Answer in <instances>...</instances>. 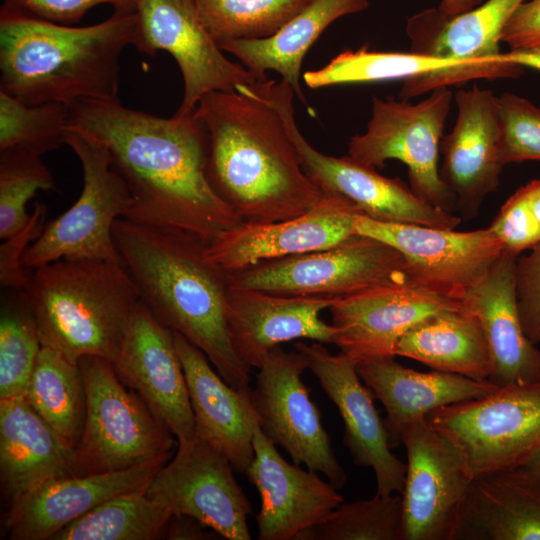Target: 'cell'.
<instances>
[{"label":"cell","mask_w":540,"mask_h":540,"mask_svg":"<svg viewBox=\"0 0 540 540\" xmlns=\"http://www.w3.org/2000/svg\"><path fill=\"white\" fill-rule=\"evenodd\" d=\"M69 109V127L105 146L126 183L132 202L125 219L207 244L241 222L209 182L208 135L193 112L163 118L118 98L81 100Z\"/></svg>","instance_id":"6da1fadb"},{"label":"cell","mask_w":540,"mask_h":540,"mask_svg":"<svg viewBox=\"0 0 540 540\" xmlns=\"http://www.w3.org/2000/svg\"><path fill=\"white\" fill-rule=\"evenodd\" d=\"M193 113L208 135L209 182L241 222L291 219L320 201L280 114L252 84L208 93Z\"/></svg>","instance_id":"7a4b0ae2"},{"label":"cell","mask_w":540,"mask_h":540,"mask_svg":"<svg viewBox=\"0 0 540 540\" xmlns=\"http://www.w3.org/2000/svg\"><path fill=\"white\" fill-rule=\"evenodd\" d=\"M113 237L153 315L199 348L228 385L249 393L250 370L236 356L227 328L228 272L208 259V244L185 231L125 218L115 221Z\"/></svg>","instance_id":"3957f363"},{"label":"cell","mask_w":540,"mask_h":540,"mask_svg":"<svg viewBox=\"0 0 540 540\" xmlns=\"http://www.w3.org/2000/svg\"><path fill=\"white\" fill-rule=\"evenodd\" d=\"M137 34L136 12L72 27L2 3L0 91L27 105L116 99L120 57Z\"/></svg>","instance_id":"277c9868"},{"label":"cell","mask_w":540,"mask_h":540,"mask_svg":"<svg viewBox=\"0 0 540 540\" xmlns=\"http://www.w3.org/2000/svg\"><path fill=\"white\" fill-rule=\"evenodd\" d=\"M23 290L42 346L78 363L84 356L113 362L141 301L121 263L60 259L31 269Z\"/></svg>","instance_id":"5b68a950"},{"label":"cell","mask_w":540,"mask_h":540,"mask_svg":"<svg viewBox=\"0 0 540 540\" xmlns=\"http://www.w3.org/2000/svg\"><path fill=\"white\" fill-rule=\"evenodd\" d=\"M86 414L74 450L75 475L126 469L173 454L175 436L141 397L127 389L112 362L84 356Z\"/></svg>","instance_id":"8992f818"},{"label":"cell","mask_w":540,"mask_h":540,"mask_svg":"<svg viewBox=\"0 0 540 540\" xmlns=\"http://www.w3.org/2000/svg\"><path fill=\"white\" fill-rule=\"evenodd\" d=\"M65 144L80 161L82 190L75 203L46 223L41 235L28 247L23 257L27 270L60 259L121 263L113 225L130 208L129 189L111 167V156L101 143L69 127Z\"/></svg>","instance_id":"52a82bcc"},{"label":"cell","mask_w":540,"mask_h":540,"mask_svg":"<svg viewBox=\"0 0 540 540\" xmlns=\"http://www.w3.org/2000/svg\"><path fill=\"white\" fill-rule=\"evenodd\" d=\"M427 418L459 450L473 479L517 468L540 448V382L499 387Z\"/></svg>","instance_id":"ba28073f"},{"label":"cell","mask_w":540,"mask_h":540,"mask_svg":"<svg viewBox=\"0 0 540 540\" xmlns=\"http://www.w3.org/2000/svg\"><path fill=\"white\" fill-rule=\"evenodd\" d=\"M229 287L283 296L339 299L406 281V262L393 246L355 234L324 250L265 261L228 273Z\"/></svg>","instance_id":"9c48e42d"},{"label":"cell","mask_w":540,"mask_h":540,"mask_svg":"<svg viewBox=\"0 0 540 540\" xmlns=\"http://www.w3.org/2000/svg\"><path fill=\"white\" fill-rule=\"evenodd\" d=\"M524 1L487 0L457 14L432 8L409 18L410 51L452 60L458 67L443 74H421L404 80L399 98L408 100L437 88L462 85L475 79L520 76L522 67L500 52L499 43L506 23Z\"/></svg>","instance_id":"30bf717a"},{"label":"cell","mask_w":540,"mask_h":540,"mask_svg":"<svg viewBox=\"0 0 540 540\" xmlns=\"http://www.w3.org/2000/svg\"><path fill=\"white\" fill-rule=\"evenodd\" d=\"M280 114L296 147L301 166L322 195H338L376 220L455 229L461 218L418 196L398 178H388L349 155L334 157L312 147L294 117L295 93L284 81L266 80L254 86Z\"/></svg>","instance_id":"8fae6325"},{"label":"cell","mask_w":540,"mask_h":540,"mask_svg":"<svg viewBox=\"0 0 540 540\" xmlns=\"http://www.w3.org/2000/svg\"><path fill=\"white\" fill-rule=\"evenodd\" d=\"M431 92L416 104L373 96L366 132L350 139L348 155L375 169L384 168L391 159L401 161L408 168L411 189L451 212L455 198L441 179L439 153L452 93L447 87Z\"/></svg>","instance_id":"7c38bea8"},{"label":"cell","mask_w":540,"mask_h":540,"mask_svg":"<svg viewBox=\"0 0 540 540\" xmlns=\"http://www.w3.org/2000/svg\"><path fill=\"white\" fill-rule=\"evenodd\" d=\"M355 234L383 241L406 262V281L435 295L462 301L504 252L489 228L459 232L418 224L354 217Z\"/></svg>","instance_id":"4fadbf2b"},{"label":"cell","mask_w":540,"mask_h":540,"mask_svg":"<svg viewBox=\"0 0 540 540\" xmlns=\"http://www.w3.org/2000/svg\"><path fill=\"white\" fill-rule=\"evenodd\" d=\"M306 369L308 361L303 353L276 347L258 368L250 403L263 434L285 449L294 464L323 473L341 489L347 474L336 459L319 409L302 380Z\"/></svg>","instance_id":"5bb4252c"},{"label":"cell","mask_w":540,"mask_h":540,"mask_svg":"<svg viewBox=\"0 0 540 540\" xmlns=\"http://www.w3.org/2000/svg\"><path fill=\"white\" fill-rule=\"evenodd\" d=\"M135 48L147 55L168 52L181 72L184 92L177 115L192 113L206 94L236 91L265 81L229 60L204 26L193 0H136ZM267 80V79H266Z\"/></svg>","instance_id":"9a60e30c"},{"label":"cell","mask_w":540,"mask_h":540,"mask_svg":"<svg viewBox=\"0 0 540 540\" xmlns=\"http://www.w3.org/2000/svg\"><path fill=\"white\" fill-rule=\"evenodd\" d=\"M407 456L401 540H453L473 478L455 445L427 417L401 435Z\"/></svg>","instance_id":"2e32d148"},{"label":"cell","mask_w":540,"mask_h":540,"mask_svg":"<svg viewBox=\"0 0 540 540\" xmlns=\"http://www.w3.org/2000/svg\"><path fill=\"white\" fill-rule=\"evenodd\" d=\"M233 471L220 451L194 437L178 445L145 493L171 515L190 516L221 538L250 540L247 520L253 510Z\"/></svg>","instance_id":"e0dca14e"},{"label":"cell","mask_w":540,"mask_h":540,"mask_svg":"<svg viewBox=\"0 0 540 540\" xmlns=\"http://www.w3.org/2000/svg\"><path fill=\"white\" fill-rule=\"evenodd\" d=\"M121 381L135 391L179 444L194 439L195 421L173 331L140 301L112 362Z\"/></svg>","instance_id":"ac0fdd59"},{"label":"cell","mask_w":540,"mask_h":540,"mask_svg":"<svg viewBox=\"0 0 540 540\" xmlns=\"http://www.w3.org/2000/svg\"><path fill=\"white\" fill-rule=\"evenodd\" d=\"M294 348L305 355L308 368L337 407L344 424L343 444L354 464L373 470L376 494H401L406 464L391 451L384 420L374 406L372 391L357 372L356 362L342 352L331 354L319 342L298 341Z\"/></svg>","instance_id":"d6986e66"},{"label":"cell","mask_w":540,"mask_h":540,"mask_svg":"<svg viewBox=\"0 0 540 540\" xmlns=\"http://www.w3.org/2000/svg\"><path fill=\"white\" fill-rule=\"evenodd\" d=\"M357 214L363 213L347 199L323 195L309 211L294 218L236 224L207 245L206 255L229 273L265 261L328 249L355 235Z\"/></svg>","instance_id":"ffe728a7"},{"label":"cell","mask_w":540,"mask_h":540,"mask_svg":"<svg viewBox=\"0 0 540 540\" xmlns=\"http://www.w3.org/2000/svg\"><path fill=\"white\" fill-rule=\"evenodd\" d=\"M173 454L126 469L48 480L10 502L6 518L11 540H48L66 525L119 495L146 491Z\"/></svg>","instance_id":"44dd1931"},{"label":"cell","mask_w":540,"mask_h":540,"mask_svg":"<svg viewBox=\"0 0 540 540\" xmlns=\"http://www.w3.org/2000/svg\"><path fill=\"white\" fill-rule=\"evenodd\" d=\"M462 301L407 282L388 283L337 299L329 308L333 344L356 363L395 357L400 338L417 322Z\"/></svg>","instance_id":"7402d4cb"},{"label":"cell","mask_w":540,"mask_h":540,"mask_svg":"<svg viewBox=\"0 0 540 540\" xmlns=\"http://www.w3.org/2000/svg\"><path fill=\"white\" fill-rule=\"evenodd\" d=\"M254 458L246 473L261 505L256 522L259 540H296L344 502L331 483L315 471L287 462L255 424Z\"/></svg>","instance_id":"603a6c76"},{"label":"cell","mask_w":540,"mask_h":540,"mask_svg":"<svg viewBox=\"0 0 540 540\" xmlns=\"http://www.w3.org/2000/svg\"><path fill=\"white\" fill-rule=\"evenodd\" d=\"M457 120L443 136L440 176L463 216L474 217L487 195L497 190L504 165L500 159L497 97L473 86L455 95Z\"/></svg>","instance_id":"cb8c5ba5"},{"label":"cell","mask_w":540,"mask_h":540,"mask_svg":"<svg viewBox=\"0 0 540 540\" xmlns=\"http://www.w3.org/2000/svg\"><path fill=\"white\" fill-rule=\"evenodd\" d=\"M336 300L229 287L226 321L236 356L250 370L258 369L273 349L289 341L333 344L336 329L320 315Z\"/></svg>","instance_id":"d4e9b609"},{"label":"cell","mask_w":540,"mask_h":540,"mask_svg":"<svg viewBox=\"0 0 540 540\" xmlns=\"http://www.w3.org/2000/svg\"><path fill=\"white\" fill-rule=\"evenodd\" d=\"M173 333L194 414V437L212 445L237 473L246 475L254 458L256 424L250 392L228 385L199 348L181 334Z\"/></svg>","instance_id":"484cf974"},{"label":"cell","mask_w":540,"mask_h":540,"mask_svg":"<svg viewBox=\"0 0 540 540\" xmlns=\"http://www.w3.org/2000/svg\"><path fill=\"white\" fill-rule=\"evenodd\" d=\"M364 384L385 408L384 424L389 444H401L405 428L432 411L454 403L487 395L499 387L487 381L433 370L420 372L401 365L394 357L356 363Z\"/></svg>","instance_id":"4316f807"},{"label":"cell","mask_w":540,"mask_h":540,"mask_svg":"<svg viewBox=\"0 0 540 540\" xmlns=\"http://www.w3.org/2000/svg\"><path fill=\"white\" fill-rule=\"evenodd\" d=\"M517 257L504 250L462 300L482 322L492 357L489 381L498 387L540 382V349L526 336L517 309Z\"/></svg>","instance_id":"83f0119b"},{"label":"cell","mask_w":540,"mask_h":540,"mask_svg":"<svg viewBox=\"0 0 540 540\" xmlns=\"http://www.w3.org/2000/svg\"><path fill=\"white\" fill-rule=\"evenodd\" d=\"M453 540H540V473L520 466L474 479Z\"/></svg>","instance_id":"f1b7e54d"},{"label":"cell","mask_w":540,"mask_h":540,"mask_svg":"<svg viewBox=\"0 0 540 540\" xmlns=\"http://www.w3.org/2000/svg\"><path fill=\"white\" fill-rule=\"evenodd\" d=\"M75 475L74 450L27 403L0 399V479L11 502L48 480Z\"/></svg>","instance_id":"f546056e"},{"label":"cell","mask_w":540,"mask_h":540,"mask_svg":"<svg viewBox=\"0 0 540 540\" xmlns=\"http://www.w3.org/2000/svg\"><path fill=\"white\" fill-rule=\"evenodd\" d=\"M396 356L436 371L487 381L492 373L489 342L478 315L463 302L413 325L398 341Z\"/></svg>","instance_id":"4dcf8cb0"},{"label":"cell","mask_w":540,"mask_h":540,"mask_svg":"<svg viewBox=\"0 0 540 540\" xmlns=\"http://www.w3.org/2000/svg\"><path fill=\"white\" fill-rule=\"evenodd\" d=\"M367 0H311L277 33L265 39L228 40L219 47L236 57L263 80L266 71L280 74L304 104L300 77L304 56L325 29L337 19L364 11Z\"/></svg>","instance_id":"1f68e13d"},{"label":"cell","mask_w":540,"mask_h":540,"mask_svg":"<svg viewBox=\"0 0 540 540\" xmlns=\"http://www.w3.org/2000/svg\"><path fill=\"white\" fill-rule=\"evenodd\" d=\"M23 396L59 438L75 450L86 414L85 388L79 364L52 348L42 346Z\"/></svg>","instance_id":"d6a6232c"},{"label":"cell","mask_w":540,"mask_h":540,"mask_svg":"<svg viewBox=\"0 0 540 540\" xmlns=\"http://www.w3.org/2000/svg\"><path fill=\"white\" fill-rule=\"evenodd\" d=\"M171 517L145 491L127 493L96 506L51 540H156L165 537Z\"/></svg>","instance_id":"836d02e7"},{"label":"cell","mask_w":540,"mask_h":540,"mask_svg":"<svg viewBox=\"0 0 540 540\" xmlns=\"http://www.w3.org/2000/svg\"><path fill=\"white\" fill-rule=\"evenodd\" d=\"M458 63L416 52H385L345 50L328 64L303 74L305 84L312 89L322 87L365 84L403 79L425 74L438 75L452 71Z\"/></svg>","instance_id":"e575fe53"},{"label":"cell","mask_w":540,"mask_h":540,"mask_svg":"<svg viewBox=\"0 0 540 540\" xmlns=\"http://www.w3.org/2000/svg\"><path fill=\"white\" fill-rule=\"evenodd\" d=\"M213 39H265L277 33L311 0H193Z\"/></svg>","instance_id":"d590c367"},{"label":"cell","mask_w":540,"mask_h":540,"mask_svg":"<svg viewBox=\"0 0 540 540\" xmlns=\"http://www.w3.org/2000/svg\"><path fill=\"white\" fill-rule=\"evenodd\" d=\"M4 290L0 319V399L24 394L42 347L23 291Z\"/></svg>","instance_id":"8d00e7d4"},{"label":"cell","mask_w":540,"mask_h":540,"mask_svg":"<svg viewBox=\"0 0 540 540\" xmlns=\"http://www.w3.org/2000/svg\"><path fill=\"white\" fill-rule=\"evenodd\" d=\"M401 495L341 503L296 540H401Z\"/></svg>","instance_id":"74e56055"},{"label":"cell","mask_w":540,"mask_h":540,"mask_svg":"<svg viewBox=\"0 0 540 540\" xmlns=\"http://www.w3.org/2000/svg\"><path fill=\"white\" fill-rule=\"evenodd\" d=\"M70 109L60 103L27 105L0 91V151L43 155L65 144Z\"/></svg>","instance_id":"f35d334b"},{"label":"cell","mask_w":540,"mask_h":540,"mask_svg":"<svg viewBox=\"0 0 540 540\" xmlns=\"http://www.w3.org/2000/svg\"><path fill=\"white\" fill-rule=\"evenodd\" d=\"M51 171L41 156L22 150L0 151V238L22 230L31 214L28 202L40 190H55Z\"/></svg>","instance_id":"ab89813d"},{"label":"cell","mask_w":540,"mask_h":540,"mask_svg":"<svg viewBox=\"0 0 540 540\" xmlns=\"http://www.w3.org/2000/svg\"><path fill=\"white\" fill-rule=\"evenodd\" d=\"M500 159L505 166L540 161V108L512 93L497 97Z\"/></svg>","instance_id":"60d3db41"},{"label":"cell","mask_w":540,"mask_h":540,"mask_svg":"<svg viewBox=\"0 0 540 540\" xmlns=\"http://www.w3.org/2000/svg\"><path fill=\"white\" fill-rule=\"evenodd\" d=\"M489 228L516 256L540 242V180L520 187L502 205Z\"/></svg>","instance_id":"b9f144b4"},{"label":"cell","mask_w":540,"mask_h":540,"mask_svg":"<svg viewBox=\"0 0 540 540\" xmlns=\"http://www.w3.org/2000/svg\"><path fill=\"white\" fill-rule=\"evenodd\" d=\"M46 213L47 206L42 202H36L26 226L16 234L4 239L0 245V283L2 288L17 291H23L26 288L29 273L23 265V257L28 247L43 232L46 225Z\"/></svg>","instance_id":"7bdbcfd3"},{"label":"cell","mask_w":540,"mask_h":540,"mask_svg":"<svg viewBox=\"0 0 540 540\" xmlns=\"http://www.w3.org/2000/svg\"><path fill=\"white\" fill-rule=\"evenodd\" d=\"M520 254L515 264V293L522 328L535 345L540 343V242Z\"/></svg>","instance_id":"ee69618b"},{"label":"cell","mask_w":540,"mask_h":540,"mask_svg":"<svg viewBox=\"0 0 540 540\" xmlns=\"http://www.w3.org/2000/svg\"><path fill=\"white\" fill-rule=\"evenodd\" d=\"M37 17L70 25L80 21L95 6L109 4L115 13H134L136 0H3Z\"/></svg>","instance_id":"f6af8a7d"},{"label":"cell","mask_w":540,"mask_h":540,"mask_svg":"<svg viewBox=\"0 0 540 540\" xmlns=\"http://www.w3.org/2000/svg\"><path fill=\"white\" fill-rule=\"evenodd\" d=\"M501 42L510 51L540 52V0L521 3L506 23Z\"/></svg>","instance_id":"bcb514c9"},{"label":"cell","mask_w":540,"mask_h":540,"mask_svg":"<svg viewBox=\"0 0 540 540\" xmlns=\"http://www.w3.org/2000/svg\"><path fill=\"white\" fill-rule=\"evenodd\" d=\"M214 535L220 536L214 530L208 528L198 520L187 515H172L165 538L207 540L215 539Z\"/></svg>","instance_id":"7dc6e473"},{"label":"cell","mask_w":540,"mask_h":540,"mask_svg":"<svg viewBox=\"0 0 540 540\" xmlns=\"http://www.w3.org/2000/svg\"><path fill=\"white\" fill-rule=\"evenodd\" d=\"M506 54L510 61L521 67L528 66L540 70V52L510 51Z\"/></svg>","instance_id":"c3c4849f"},{"label":"cell","mask_w":540,"mask_h":540,"mask_svg":"<svg viewBox=\"0 0 540 540\" xmlns=\"http://www.w3.org/2000/svg\"><path fill=\"white\" fill-rule=\"evenodd\" d=\"M528 469L537 471L540 473V448L535 451L522 465Z\"/></svg>","instance_id":"681fc988"}]
</instances>
